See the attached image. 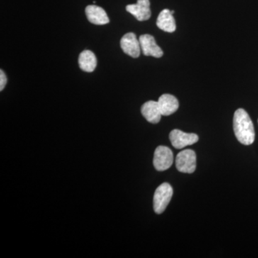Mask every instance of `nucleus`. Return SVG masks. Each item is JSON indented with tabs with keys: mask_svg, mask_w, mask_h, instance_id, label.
I'll list each match as a JSON object with an SVG mask.
<instances>
[{
	"mask_svg": "<svg viewBox=\"0 0 258 258\" xmlns=\"http://www.w3.org/2000/svg\"><path fill=\"white\" fill-rule=\"evenodd\" d=\"M233 128L236 138L241 144L246 146L253 144L255 139L253 123L248 113L242 108L235 112Z\"/></svg>",
	"mask_w": 258,
	"mask_h": 258,
	"instance_id": "1",
	"label": "nucleus"
},
{
	"mask_svg": "<svg viewBox=\"0 0 258 258\" xmlns=\"http://www.w3.org/2000/svg\"><path fill=\"white\" fill-rule=\"evenodd\" d=\"M173 196V189L169 183H163L158 186L154 195V210L157 214L165 211Z\"/></svg>",
	"mask_w": 258,
	"mask_h": 258,
	"instance_id": "2",
	"label": "nucleus"
},
{
	"mask_svg": "<svg viewBox=\"0 0 258 258\" xmlns=\"http://www.w3.org/2000/svg\"><path fill=\"white\" fill-rule=\"evenodd\" d=\"M175 161L176 169L180 172L191 174L196 169L197 156L191 149L179 152L176 156Z\"/></svg>",
	"mask_w": 258,
	"mask_h": 258,
	"instance_id": "3",
	"label": "nucleus"
},
{
	"mask_svg": "<svg viewBox=\"0 0 258 258\" xmlns=\"http://www.w3.org/2000/svg\"><path fill=\"white\" fill-rule=\"evenodd\" d=\"M174 155L169 148L159 146L156 149L154 156V167L159 171L167 170L172 165Z\"/></svg>",
	"mask_w": 258,
	"mask_h": 258,
	"instance_id": "4",
	"label": "nucleus"
},
{
	"mask_svg": "<svg viewBox=\"0 0 258 258\" xmlns=\"http://www.w3.org/2000/svg\"><path fill=\"white\" fill-rule=\"evenodd\" d=\"M169 139L173 147L181 149L197 143L199 141V137L196 134L185 133L179 129H174L169 134Z\"/></svg>",
	"mask_w": 258,
	"mask_h": 258,
	"instance_id": "5",
	"label": "nucleus"
},
{
	"mask_svg": "<svg viewBox=\"0 0 258 258\" xmlns=\"http://www.w3.org/2000/svg\"><path fill=\"white\" fill-rule=\"evenodd\" d=\"M120 47L126 55L137 58L141 53V45L139 40L133 32H128L122 37Z\"/></svg>",
	"mask_w": 258,
	"mask_h": 258,
	"instance_id": "6",
	"label": "nucleus"
},
{
	"mask_svg": "<svg viewBox=\"0 0 258 258\" xmlns=\"http://www.w3.org/2000/svg\"><path fill=\"white\" fill-rule=\"evenodd\" d=\"M125 10L139 21H146L152 16L149 0H137V4L127 5Z\"/></svg>",
	"mask_w": 258,
	"mask_h": 258,
	"instance_id": "7",
	"label": "nucleus"
},
{
	"mask_svg": "<svg viewBox=\"0 0 258 258\" xmlns=\"http://www.w3.org/2000/svg\"><path fill=\"white\" fill-rule=\"evenodd\" d=\"M139 42L144 55L152 56V57L159 58L164 55L163 50L157 45L155 39L152 35H147V34L141 35L139 37Z\"/></svg>",
	"mask_w": 258,
	"mask_h": 258,
	"instance_id": "8",
	"label": "nucleus"
},
{
	"mask_svg": "<svg viewBox=\"0 0 258 258\" xmlns=\"http://www.w3.org/2000/svg\"><path fill=\"white\" fill-rule=\"evenodd\" d=\"M86 15L88 21L94 25H106L110 21L106 12L96 5H88L86 7Z\"/></svg>",
	"mask_w": 258,
	"mask_h": 258,
	"instance_id": "9",
	"label": "nucleus"
},
{
	"mask_svg": "<svg viewBox=\"0 0 258 258\" xmlns=\"http://www.w3.org/2000/svg\"><path fill=\"white\" fill-rule=\"evenodd\" d=\"M144 118L151 123H158L161 120V113L158 101L146 102L141 108Z\"/></svg>",
	"mask_w": 258,
	"mask_h": 258,
	"instance_id": "10",
	"label": "nucleus"
},
{
	"mask_svg": "<svg viewBox=\"0 0 258 258\" xmlns=\"http://www.w3.org/2000/svg\"><path fill=\"white\" fill-rule=\"evenodd\" d=\"M158 103L161 115L165 116L173 114L179 108V101L177 98L170 94H164L161 96Z\"/></svg>",
	"mask_w": 258,
	"mask_h": 258,
	"instance_id": "11",
	"label": "nucleus"
},
{
	"mask_svg": "<svg viewBox=\"0 0 258 258\" xmlns=\"http://www.w3.org/2000/svg\"><path fill=\"white\" fill-rule=\"evenodd\" d=\"M158 28L166 32H174L176 29V22L171 11L164 9L161 12L157 20Z\"/></svg>",
	"mask_w": 258,
	"mask_h": 258,
	"instance_id": "12",
	"label": "nucleus"
},
{
	"mask_svg": "<svg viewBox=\"0 0 258 258\" xmlns=\"http://www.w3.org/2000/svg\"><path fill=\"white\" fill-rule=\"evenodd\" d=\"M80 69L85 72L91 73L95 71L97 66L96 55L91 50H84L80 54L79 58Z\"/></svg>",
	"mask_w": 258,
	"mask_h": 258,
	"instance_id": "13",
	"label": "nucleus"
},
{
	"mask_svg": "<svg viewBox=\"0 0 258 258\" xmlns=\"http://www.w3.org/2000/svg\"><path fill=\"white\" fill-rule=\"evenodd\" d=\"M8 79H7L6 75L3 70L0 71V91H3L4 90L5 86H6Z\"/></svg>",
	"mask_w": 258,
	"mask_h": 258,
	"instance_id": "14",
	"label": "nucleus"
},
{
	"mask_svg": "<svg viewBox=\"0 0 258 258\" xmlns=\"http://www.w3.org/2000/svg\"><path fill=\"white\" fill-rule=\"evenodd\" d=\"M171 14H172V15H173V14H174V10H171Z\"/></svg>",
	"mask_w": 258,
	"mask_h": 258,
	"instance_id": "15",
	"label": "nucleus"
}]
</instances>
